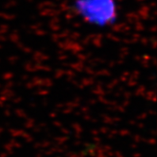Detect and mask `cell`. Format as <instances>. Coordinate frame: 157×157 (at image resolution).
Returning a JSON list of instances; mask_svg holds the SVG:
<instances>
[{"label": "cell", "mask_w": 157, "mask_h": 157, "mask_svg": "<svg viewBox=\"0 0 157 157\" xmlns=\"http://www.w3.org/2000/svg\"><path fill=\"white\" fill-rule=\"evenodd\" d=\"M70 8L78 20L96 29L113 28L120 17L118 0H71Z\"/></svg>", "instance_id": "obj_1"}]
</instances>
